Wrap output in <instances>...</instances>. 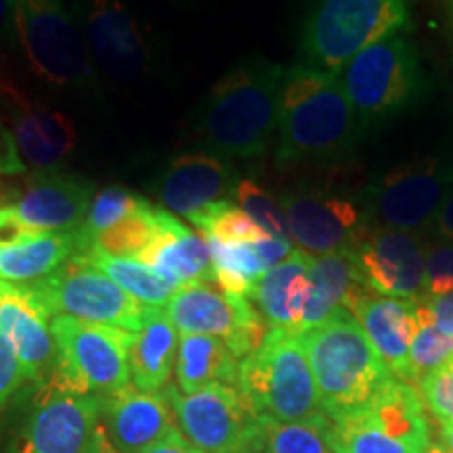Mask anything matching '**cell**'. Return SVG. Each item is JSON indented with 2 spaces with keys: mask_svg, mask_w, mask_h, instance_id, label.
<instances>
[{
  "mask_svg": "<svg viewBox=\"0 0 453 453\" xmlns=\"http://www.w3.org/2000/svg\"><path fill=\"white\" fill-rule=\"evenodd\" d=\"M365 130L336 73L309 65L286 70L280 97L275 164L336 170L357 156Z\"/></svg>",
  "mask_w": 453,
  "mask_h": 453,
  "instance_id": "obj_1",
  "label": "cell"
},
{
  "mask_svg": "<svg viewBox=\"0 0 453 453\" xmlns=\"http://www.w3.org/2000/svg\"><path fill=\"white\" fill-rule=\"evenodd\" d=\"M283 78L286 67L263 57L223 73L197 111L196 134L203 150L229 162L263 156L277 134Z\"/></svg>",
  "mask_w": 453,
  "mask_h": 453,
  "instance_id": "obj_2",
  "label": "cell"
},
{
  "mask_svg": "<svg viewBox=\"0 0 453 453\" xmlns=\"http://www.w3.org/2000/svg\"><path fill=\"white\" fill-rule=\"evenodd\" d=\"M298 338L327 420L365 410L396 378L349 311H338Z\"/></svg>",
  "mask_w": 453,
  "mask_h": 453,
  "instance_id": "obj_3",
  "label": "cell"
},
{
  "mask_svg": "<svg viewBox=\"0 0 453 453\" xmlns=\"http://www.w3.org/2000/svg\"><path fill=\"white\" fill-rule=\"evenodd\" d=\"M235 388L263 420L317 422L327 418L300 338L286 330L269 327L263 344L243 357Z\"/></svg>",
  "mask_w": 453,
  "mask_h": 453,
  "instance_id": "obj_4",
  "label": "cell"
},
{
  "mask_svg": "<svg viewBox=\"0 0 453 453\" xmlns=\"http://www.w3.org/2000/svg\"><path fill=\"white\" fill-rule=\"evenodd\" d=\"M334 73L365 133L401 116L424 93L420 57L403 32L364 49Z\"/></svg>",
  "mask_w": 453,
  "mask_h": 453,
  "instance_id": "obj_5",
  "label": "cell"
},
{
  "mask_svg": "<svg viewBox=\"0 0 453 453\" xmlns=\"http://www.w3.org/2000/svg\"><path fill=\"white\" fill-rule=\"evenodd\" d=\"M407 26V0H319L303 26V65L334 73L364 49Z\"/></svg>",
  "mask_w": 453,
  "mask_h": 453,
  "instance_id": "obj_6",
  "label": "cell"
},
{
  "mask_svg": "<svg viewBox=\"0 0 453 453\" xmlns=\"http://www.w3.org/2000/svg\"><path fill=\"white\" fill-rule=\"evenodd\" d=\"M55 361L42 387L78 395H107L130 384L134 334L73 317L50 319Z\"/></svg>",
  "mask_w": 453,
  "mask_h": 453,
  "instance_id": "obj_7",
  "label": "cell"
},
{
  "mask_svg": "<svg viewBox=\"0 0 453 453\" xmlns=\"http://www.w3.org/2000/svg\"><path fill=\"white\" fill-rule=\"evenodd\" d=\"M15 41L36 76L55 87L81 88L93 81V64L64 0H9Z\"/></svg>",
  "mask_w": 453,
  "mask_h": 453,
  "instance_id": "obj_8",
  "label": "cell"
},
{
  "mask_svg": "<svg viewBox=\"0 0 453 453\" xmlns=\"http://www.w3.org/2000/svg\"><path fill=\"white\" fill-rule=\"evenodd\" d=\"M453 187V151L424 156L387 170L361 194L376 229L428 234Z\"/></svg>",
  "mask_w": 453,
  "mask_h": 453,
  "instance_id": "obj_9",
  "label": "cell"
},
{
  "mask_svg": "<svg viewBox=\"0 0 453 453\" xmlns=\"http://www.w3.org/2000/svg\"><path fill=\"white\" fill-rule=\"evenodd\" d=\"M183 437L203 453H260L263 420L229 384H211L183 395L174 384L162 390Z\"/></svg>",
  "mask_w": 453,
  "mask_h": 453,
  "instance_id": "obj_10",
  "label": "cell"
},
{
  "mask_svg": "<svg viewBox=\"0 0 453 453\" xmlns=\"http://www.w3.org/2000/svg\"><path fill=\"white\" fill-rule=\"evenodd\" d=\"M27 288L50 317L65 315L137 334L147 313L145 304L137 303L81 254H73L42 280L30 281Z\"/></svg>",
  "mask_w": 453,
  "mask_h": 453,
  "instance_id": "obj_11",
  "label": "cell"
},
{
  "mask_svg": "<svg viewBox=\"0 0 453 453\" xmlns=\"http://www.w3.org/2000/svg\"><path fill=\"white\" fill-rule=\"evenodd\" d=\"M292 243L307 254L357 252L376 226L361 196H340L326 189L296 187L280 196Z\"/></svg>",
  "mask_w": 453,
  "mask_h": 453,
  "instance_id": "obj_12",
  "label": "cell"
},
{
  "mask_svg": "<svg viewBox=\"0 0 453 453\" xmlns=\"http://www.w3.org/2000/svg\"><path fill=\"white\" fill-rule=\"evenodd\" d=\"M166 313L177 332L220 338L240 361L269 334V324L250 298L225 292L217 283L179 288L168 300Z\"/></svg>",
  "mask_w": 453,
  "mask_h": 453,
  "instance_id": "obj_13",
  "label": "cell"
},
{
  "mask_svg": "<svg viewBox=\"0 0 453 453\" xmlns=\"http://www.w3.org/2000/svg\"><path fill=\"white\" fill-rule=\"evenodd\" d=\"M76 15L90 64L107 78L134 82L150 72L154 59L150 36L127 4L120 0H82Z\"/></svg>",
  "mask_w": 453,
  "mask_h": 453,
  "instance_id": "obj_14",
  "label": "cell"
},
{
  "mask_svg": "<svg viewBox=\"0 0 453 453\" xmlns=\"http://www.w3.org/2000/svg\"><path fill=\"white\" fill-rule=\"evenodd\" d=\"M95 185L78 174L38 170L0 200L27 231H78L93 203Z\"/></svg>",
  "mask_w": 453,
  "mask_h": 453,
  "instance_id": "obj_15",
  "label": "cell"
},
{
  "mask_svg": "<svg viewBox=\"0 0 453 453\" xmlns=\"http://www.w3.org/2000/svg\"><path fill=\"white\" fill-rule=\"evenodd\" d=\"M99 395L41 387L17 453H82L99 426Z\"/></svg>",
  "mask_w": 453,
  "mask_h": 453,
  "instance_id": "obj_16",
  "label": "cell"
},
{
  "mask_svg": "<svg viewBox=\"0 0 453 453\" xmlns=\"http://www.w3.org/2000/svg\"><path fill=\"white\" fill-rule=\"evenodd\" d=\"M426 237L411 231L373 229L355 257L372 292L393 298H420L424 294Z\"/></svg>",
  "mask_w": 453,
  "mask_h": 453,
  "instance_id": "obj_17",
  "label": "cell"
},
{
  "mask_svg": "<svg viewBox=\"0 0 453 453\" xmlns=\"http://www.w3.org/2000/svg\"><path fill=\"white\" fill-rule=\"evenodd\" d=\"M50 315L42 309L27 283L0 281V336L19 361L24 382L44 384L55 361Z\"/></svg>",
  "mask_w": 453,
  "mask_h": 453,
  "instance_id": "obj_18",
  "label": "cell"
},
{
  "mask_svg": "<svg viewBox=\"0 0 453 453\" xmlns=\"http://www.w3.org/2000/svg\"><path fill=\"white\" fill-rule=\"evenodd\" d=\"M0 118L15 139L17 154L26 168L55 170L76 147V128L65 113L36 107L0 87Z\"/></svg>",
  "mask_w": 453,
  "mask_h": 453,
  "instance_id": "obj_19",
  "label": "cell"
},
{
  "mask_svg": "<svg viewBox=\"0 0 453 453\" xmlns=\"http://www.w3.org/2000/svg\"><path fill=\"white\" fill-rule=\"evenodd\" d=\"M99 424L118 453H143L174 426L168 401L160 393L128 387L99 395Z\"/></svg>",
  "mask_w": 453,
  "mask_h": 453,
  "instance_id": "obj_20",
  "label": "cell"
},
{
  "mask_svg": "<svg viewBox=\"0 0 453 453\" xmlns=\"http://www.w3.org/2000/svg\"><path fill=\"white\" fill-rule=\"evenodd\" d=\"M237 180L229 160L208 151H194L173 157L162 168L156 189L164 206L189 219L208 203L231 196Z\"/></svg>",
  "mask_w": 453,
  "mask_h": 453,
  "instance_id": "obj_21",
  "label": "cell"
},
{
  "mask_svg": "<svg viewBox=\"0 0 453 453\" xmlns=\"http://www.w3.org/2000/svg\"><path fill=\"white\" fill-rule=\"evenodd\" d=\"M357 324L399 380L411 384L410 349L418 332L416 300L365 294L350 309Z\"/></svg>",
  "mask_w": 453,
  "mask_h": 453,
  "instance_id": "obj_22",
  "label": "cell"
},
{
  "mask_svg": "<svg viewBox=\"0 0 453 453\" xmlns=\"http://www.w3.org/2000/svg\"><path fill=\"white\" fill-rule=\"evenodd\" d=\"M309 286L311 292L300 334L321 326L338 311L350 313V309L372 292L355 252H334L311 260Z\"/></svg>",
  "mask_w": 453,
  "mask_h": 453,
  "instance_id": "obj_23",
  "label": "cell"
},
{
  "mask_svg": "<svg viewBox=\"0 0 453 453\" xmlns=\"http://www.w3.org/2000/svg\"><path fill=\"white\" fill-rule=\"evenodd\" d=\"M311 254L294 250L286 260L271 267L254 286L250 300L273 330H286L296 336L300 334L311 292Z\"/></svg>",
  "mask_w": 453,
  "mask_h": 453,
  "instance_id": "obj_24",
  "label": "cell"
},
{
  "mask_svg": "<svg viewBox=\"0 0 453 453\" xmlns=\"http://www.w3.org/2000/svg\"><path fill=\"white\" fill-rule=\"evenodd\" d=\"M78 252V231H17L0 235V281L42 280Z\"/></svg>",
  "mask_w": 453,
  "mask_h": 453,
  "instance_id": "obj_25",
  "label": "cell"
},
{
  "mask_svg": "<svg viewBox=\"0 0 453 453\" xmlns=\"http://www.w3.org/2000/svg\"><path fill=\"white\" fill-rule=\"evenodd\" d=\"M141 263L150 265L174 286L214 283L211 248L202 235L180 223L174 214H166L164 229Z\"/></svg>",
  "mask_w": 453,
  "mask_h": 453,
  "instance_id": "obj_26",
  "label": "cell"
},
{
  "mask_svg": "<svg viewBox=\"0 0 453 453\" xmlns=\"http://www.w3.org/2000/svg\"><path fill=\"white\" fill-rule=\"evenodd\" d=\"M177 327L164 309L147 307L143 326L130 347V384L141 393H160L177 361Z\"/></svg>",
  "mask_w": 453,
  "mask_h": 453,
  "instance_id": "obj_27",
  "label": "cell"
},
{
  "mask_svg": "<svg viewBox=\"0 0 453 453\" xmlns=\"http://www.w3.org/2000/svg\"><path fill=\"white\" fill-rule=\"evenodd\" d=\"M364 411L382 433L395 441L418 447L422 451H428V447L433 445L430 422L424 411L420 390L410 382L399 380V378L390 380Z\"/></svg>",
  "mask_w": 453,
  "mask_h": 453,
  "instance_id": "obj_28",
  "label": "cell"
},
{
  "mask_svg": "<svg viewBox=\"0 0 453 453\" xmlns=\"http://www.w3.org/2000/svg\"><path fill=\"white\" fill-rule=\"evenodd\" d=\"M240 359L231 353L220 338L203 334H180L177 347V388L183 395H194L211 384H237Z\"/></svg>",
  "mask_w": 453,
  "mask_h": 453,
  "instance_id": "obj_29",
  "label": "cell"
},
{
  "mask_svg": "<svg viewBox=\"0 0 453 453\" xmlns=\"http://www.w3.org/2000/svg\"><path fill=\"white\" fill-rule=\"evenodd\" d=\"M78 254L87 258L95 269H99L101 273L110 277L116 286H120L137 303L145 304V307H166L173 294L179 290V286H174L173 281L157 273L156 269H151L145 263H139V260L110 257V254L101 252L95 246L84 248Z\"/></svg>",
  "mask_w": 453,
  "mask_h": 453,
  "instance_id": "obj_30",
  "label": "cell"
},
{
  "mask_svg": "<svg viewBox=\"0 0 453 453\" xmlns=\"http://www.w3.org/2000/svg\"><path fill=\"white\" fill-rule=\"evenodd\" d=\"M166 214L168 212L164 208L154 206V203L145 200L137 212H133L116 226L101 234L90 246L99 248L101 252L110 254V257L130 258L141 263L157 237H160Z\"/></svg>",
  "mask_w": 453,
  "mask_h": 453,
  "instance_id": "obj_31",
  "label": "cell"
},
{
  "mask_svg": "<svg viewBox=\"0 0 453 453\" xmlns=\"http://www.w3.org/2000/svg\"><path fill=\"white\" fill-rule=\"evenodd\" d=\"M211 248L214 283L225 292L248 296L254 290L260 277L267 273V267L258 258L250 242L226 243L214 237H203Z\"/></svg>",
  "mask_w": 453,
  "mask_h": 453,
  "instance_id": "obj_32",
  "label": "cell"
},
{
  "mask_svg": "<svg viewBox=\"0 0 453 453\" xmlns=\"http://www.w3.org/2000/svg\"><path fill=\"white\" fill-rule=\"evenodd\" d=\"M326 443L334 453H426L388 437L364 410L327 422Z\"/></svg>",
  "mask_w": 453,
  "mask_h": 453,
  "instance_id": "obj_33",
  "label": "cell"
},
{
  "mask_svg": "<svg viewBox=\"0 0 453 453\" xmlns=\"http://www.w3.org/2000/svg\"><path fill=\"white\" fill-rule=\"evenodd\" d=\"M145 203V197H141L134 191L127 189L122 185H110L97 191L90 203L87 219L78 229V237H81V252L88 248L90 243L107 229L116 226L120 220L137 212Z\"/></svg>",
  "mask_w": 453,
  "mask_h": 453,
  "instance_id": "obj_34",
  "label": "cell"
},
{
  "mask_svg": "<svg viewBox=\"0 0 453 453\" xmlns=\"http://www.w3.org/2000/svg\"><path fill=\"white\" fill-rule=\"evenodd\" d=\"M416 319L418 332L410 349V373L411 384L418 388L426 373L437 370L453 355V336H447L434 327L433 315L422 298H416Z\"/></svg>",
  "mask_w": 453,
  "mask_h": 453,
  "instance_id": "obj_35",
  "label": "cell"
},
{
  "mask_svg": "<svg viewBox=\"0 0 453 453\" xmlns=\"http://www.w3.org/2000/svg\"><path fill=\"white\" fill-rule=\"evenodd\" d=\"M327 422V418L317 422L263 420L260 453H332L326 443Z\"/></svg>",
  "mask_w": 453,
  "mask_h": 453,
  "instance_id": "obj_36",
  "label": "cell"
},
{
  "mask_svg": "<svg viewBox=\"0 0 453 453\" xmlns=\"http://www.w3.org/2000/svg\"><path fill=\"white\" fill-rule=\"evenodd\" d=\"M189 223L200 231L202 237H214L219 242L235 243V242H257L263 235V231L243 214L242 208L235 203L220 200L208 203L206 208L191 214Z\"/></svg>",
  "mask_w": 453,
  "mask_h": 453,
  "instance_id": "obj_37",
  "label": "cell"
},
{
  "mask_svg": "<svg viewBox=\"0 0 453 453\" xmlns=\"http://www.w3.org/2000/svg\"><path fill=\"white\" fill-rule=\"evenodd\" d=\"M231 197L237 202V208H242L243 214L258 226L263 234L283 237L290 240L288 235V220L283 214L280 200H275L265 187H260L252 179H240L231 191Z\"/></svg>",
  "mask_w": 453,
  "mask_h": 453,
  "instance_id": "obj_38",
  "label": "cell"
},
{
  "mask_svg": "<svg viewBox=\"0 0 453 453\" xmlns=\"http://www.w3.org/2000/svg\"><path fill=\"white\" fill-rule=\"evenodd\" d=\"M420 393L424 407L439 424H453V355L422 378Z\"/></svg>",
  "mask_w": 453,
  "mask_h": 453,
  "instance_id": "obj_39",
  "label": "cell"
},
{
  "mask_svg": "<svg viewBox=\"0 0 453 453\" xmlns=\"http://www.w3.org/2000/svg\"><path fill=\"white\" fill-rule=\"evenodd\" d=\"M426 237V254H424V294H447L453 290V242L441 240L437 235Z\"/></svg>",
  "mask_w": 453,
  "mask_h": 453,
  "instance_id": "obj_40",
  "label": "cell"
},
{
  "mask_svg": "<svg viewBox=\"0 0 453 453\" xmlns=\"http://www.w3.org/2000/svg\"><path fill=\"white\" fill-rule=\"evenodd\" d=\"M24 384V376H21L19 361L9 347V342L0 336V410L7 405L11 395Z\"/></svg>",
  "mask_w": 453,
  "mask_h": 453,
  "instance_id": "obj_41",
  "label": "cell"
},
{
  "mask_svg": "<svg viewBox=\"0 0 453 453\" xmlns=\"http://www.w3.org/2000/svg\"><path fill=\"white\" fill-rule=\"evenodd\" d=\"M26 170V164L17 154L13 134L0 118V177H17V174H24Z\"/></svg>",
  "mask_w": 453,
  "mask_h": 453,
  "instance_id": "obj_42",
  "label": "cell"
},
{
  "mask_svg": "<svg viewBox=\"0 0 453 453\" xmlns=\"http://www.w3.org/2000/svg\"><path fill=\"white\" fill-rule=\"evenodd\" d=\"M426 304L430 315H433V324L439 332L447 334V336H453V290L447 294H439V296H433V294H422L420 296Z\"/></svg>",
  "mask_w": 453,
  "mask_h": 453,
  "instance_id": "obj_43",
  "label": "cell"
},
{
  "mask_svg": "<svg viewBox=\"0 0 453 453\" xmlns=\"http://www.w3.org/2000/svg\"><path fill=\"white\" fill-rule=\"evenodd\" d=\"M252 246L267 269L280 265L281 260H286L294 252L292 240H283V237H273V235H263L260 240L252 242Z\"/></svg>",
  "mask_w": 453,
  "mask_h": 453,
  "instance_id": "obj_44",
  "label": "cell"
},
{
  "mask_svg": "<svg viewBox=\"0 0 453 453\" xmlns=\"http://www.w3.org/2000/svg\"><path fill=\"white\" fill-rule=\"evenodd\" d=\"M143 453H203L202 449H197L194 443H189L183 437V433L177 428V424H174L173 428L168 430L164 437L157 441L150 447V449H145Z\"/></svg>",
  "mask_w": 453,
  "mask_h": 453,
  "instance_id": "obj_45",
  "label": "cell"
},
{
  "mask_svg": "<svg viewBox=\"0 0 453 453\" xmlns=\"http://www.w3.org/2000/svg\"><path fill=\"white\" fill-rule=\"evenodd\" d=\"M428 234L437 235L441 240L453 242V187L447 191L443 203L439 206L437 217H434Z\"/></svg>",
  "mask_w": 453,
  "mask_h": 453,
  "instance_id": "obj_46",
  "label": "cell"
},
{
  "mask_svg": "<svg viewBox=\"0 0 453 453\" xmlns=\"http://www.w3.org/2000/svg\"><path fill=\"white\" fill-rule=\"evenodd\" d=\"M15 32H13V21H11V11H9V0H0V47L4 44H13Z\"/></svg>",
  "mask_w": 453,
  "mask_h": 453,
  "instance_id": "obj_47",
  "label": "cell"
},
{
  "mask_svg": "<svg viewBox=\"0 0 453 453\" xmlns=\"http://www.w3.org/2000/svg\"><path fill=\"white\" fill-rule=\"evenodd\" d=\"M82 453H118V451L113 449V445L110 443V439L105 437L104 428H101V424H99L97 430H95L93 439L88 441L87 449H84Z\"/></svg>",
  "mask_w": 453,
  "mask_h": 453,
  "instance_id": "obj_48",
  "label": "cell"
},
{
  "mask_svg": "<svg viewBox=\"0 0 453 453\" xmlns=\"http://www.w3.org/2000/svg\"><path fill=\"white\" fill-rule=\"evenodd\" d=\"M441 445L453 453V424H441Z\"/></svg>",
  "mask_w": 453,
  "mask_h": 453,
  "instance_id": "obj_49",
  "label": "cell"
},
{
  "mask_svg": "<svg viewBox=\"0 0 453 453\" xmlns=\"http://www.w3.org/2000/svg\"><path fill=\"white\" fill-rule=\"evenodd\" d=\"M426 453H449V451H447L445 447L441 445V443H433V445L428 447V451H426Z\"/></svg>",
  "mask_w": 453,
  "mask_h": 453,
  "instance_id": "obj_50",
  "label": "cell"
},
{
  "mask_svg": "<svg viewBox=\"0 0 453 453\" xmlns=\"http://www.w3.org/2000/svg\"><path fill=\"white\" fill-rule=\"evenodd\" d=\"M7 194H9V187H7V185H4V183H3V180H0V200H3V197H4V196H7Z\"/></svg>",
  "mask_w": 453,
  "mask_h": 453,
  "instance_id": "obj_51",
  "label": "cell"
},
{
  "mask_svg": "<svg viewBox=\"0 0 453 453\" xmlns=\"http://www.w3.org/2000/svg\"><path fill=\"white\" fill-rule=\"evenodd\" d=\"M449 3V9H451V15H453V0H447Z\"/></svg>",
  "mask_w": 453,
  "mask_h": 453,
  "instance_id": "obj_52",
  "label": "cell"
}]
</instances>
